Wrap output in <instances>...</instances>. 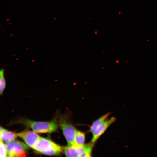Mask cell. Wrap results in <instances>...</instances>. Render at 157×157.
Masks as SVG:
<instances>
[{
    "label": "cell",
    "instance_id": "cell-1",
    "mask_svg": "<svg viewBox=\"0 0 157 157\" xmlns=\"http://www.w3.org/2000/svg\"><path fill=\"white\" fill-rule=\"evenodd\" d=\"M33 149L42 154L54 156L60 154L63 148L50 139L40 137Z\"/></svg>",
    "mask_w": 157,
    "mask_h": 157
},
{
    "label": "cell",
    "instance_id": "cell-2",
    "mask_svg": "<svg viewBox=\"0 0 157 157\" xmlns=\"http://www.w3.org/2000/svg\"><path fill=\"white\" fill-rule=\"evenodd\" d=\"M28 127L36 133H50L56 131L58 125L54 120L49 121H36L28 119H23L20 122Z\"/></svg>",
    "mask_w": 157,
    "mask_h": 157
},
{
    "label": "cell",
    "instance_id": "cell-3",
    "mask_svg": "<svg viewBox=\"0 0 157 157\" xmlns=\"http://www.w3.org/2000/svg\"><path fill=\"white\" fill-rule=\"evenodd\" d=\"M5 145L8 157H25L26 152L28 149L26 144L17 140L7 142Z\"/></svg>",
    "mask_w": 157,
    "mask_h": 157
},
{
    "label": "cell",
    "instance_id": "cell-4",
    "mask_svg": "<svg viewBox=\"0 0 157 157\" xmlns=\"http://www.w3.org/2000/svg\"><path fill=\"white\" fill-rule=\"evenodd\" d=\"M60 126L68 144V145L75 144V138L77 130L72 124L66 122L62 121Z\"/></svg>",
    "mask_w": 157,
    "mask_h": 157
},
{
    "label": "cell",
    "instance_id": "cell-5",
    "mask_svg": "<svg viewBox=\"0 0 157 157\" xmlns=\"http://www.w3.org/2000/svg\"><path fill=\"white\" fill-rule=\"evenodd\" d=\"M34 131L25 130L17 134L29 147L33 148L40 137Z\"/></svg>",
    "mask_w": 157,
    "mask_h": 157
},
{
    "label": "cell",
    "instance_id": "cell-6",
    "mask_svg": "<svg viewBox=\"0 0 157 157\" xmlns=\"http://www.w3.org/2000/svg\"><path fill=\"white\" fill-rule=\"evenodd\" d=\"M86 144L79 145L74 144L63 147V150L67 157H81L84 151Z\"/></svg>",
    "mask_w": 157,
    "mask_h": 157
},
{
    "label": "cell",
    "instance_id": "cell-7",
    "mask_svg": "<svg viewBox=\"0 0 157 157\" xmlns=\"http://www.w3.org/2000/svg\"><path fill=\"white\" fill-rule=\"evenodd\" d=\"M116 120L114 117L105 121L92 133L93 135L91 142L95 143L97 140L105 132L110 125Z\"/></svg>",
    "mask_w": 157,
    "mask_h": 157
},
{
    "label": "cell",
    "instance_id": "cell-8",
    "mask_svg": "<svg viewBox=\"0 0 157 157\" xmlns=\"http://www.w3.org/2000/svg\"><path fill=\"white\" fill-rule=\"evenodd\" d=\"M18 136L17 134L9 131L0 127V140L6 143L15 140Z\"/></svg>",
    "mask_w": 157,
    "mask_h": 157
},
{
    "label": "cell",
    "instance_id": "cell-9",
    "mask_svg": "<svg viewBox=\"0 0 157 157\" xmlns=\"http://www.w3.org/2000/svg\"><path fill=\"white\" fill-rule=\"evenodd\" d=\"M110 114V113H107L94 122L90 126V132L93 133L97 128L106 119Z\"/></svg>",
    "mask_w": 157,
    "mask_h": 157
},
{
    "label": "cell",
    "instance_id": "cell-10",
    "mask_svg": "<svg viewBox=\"0 0 157 157\" xmlns=\"http://www.w3.org/2000/svg\"><path fill=\"white\" fill-rule=\"evenodd\" d=\"M85 140V135L83 132L77 131L75 138V143L79 145L84 144Z\"/></svg>",
    "mask_w": 157,
    "mask_h": 157
},
{
    "label": "cell",
    "instance_id": "cell-11",
    "mask_svg": "<svg viewBox=\"0 0 157 157\" xmlns=\"http://www.w3.org/2000/svg\"><path fill=\"white\" fill-rule=\"evenodd\" d=\"M4 71L3 69L0 71V94L2 95L6 86V81L4 77Z\"/></svg>",
    "mask_w": 157,
    "mask_h": 157
},
{
    "label": "cell",
    "instance_id": "cell-12",
    "mask_svg": "<svg viewBox=\"0 0 157 157\" xmlns=\"http://www.w3.org/2000/svg\"><path fill=\"white\" fill-rule=\"evenodd\" d=\"M94 143L91 142L87 144L85 150L81 155V157H88L91 156L92 150Z\"/></svg>",
    "mask_w": 157,
    "mask_h": 157
},
{
    "label": "cell",
    "instance_id": "cell-13",
    "mask_svg": "<svg viewBox=\"0 0 157 157\" xmlns=\"http://www.w3.org/2000/svg\"><path fill=\"white\" fill-rule=\"evenodd\" d=\"M0 149L1 157L7 156V151L5 144L1 140L0 142Z\"/></svg>",
    "mask_w": 157,
    "mask_h": 157
}]
</instances>
